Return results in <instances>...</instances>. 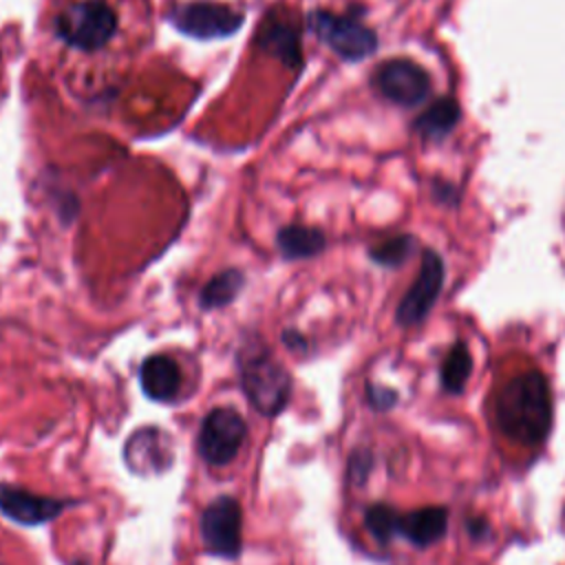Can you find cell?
Masks as SVG:
<instances>
[{
	"mask_svg": "<svg viewBox=\"0 0 565 565\" xmlns=\"http://www.w3.org/2000/svg\"><path fill=\"white\" fill-rule=\"evenodd\" d=\"M492 408L499 430L521 446H539L552 428V395L539 371L512 375L497 391Z\"/></svg>",
	"mask_w": 565,
	"mask_h": 565,
	"instance_id": "cell-1",
	"label": "cell"
},
{
	"mask_svg": "<svg viewBox=\"0 0 565 565\" xmlns=\"http://www.w3.org/2000/svg\"><path fill=\"white\" fill-rule=\"evenodd\" d=\"M238 380L247 402L265 417L285 411L291 397V377L274 353L260 342H247L238 353Z\"/></svg>",
	"mask_w": 565,
	"mask_h": 565,
	"instance_id": "cell-2",
	"label": "cell"
},
{
	"mask_svg": "<svg viewBox=\"0 0 565 565\" xmlns=\"http://www.w3.org/2000/svg\"><path fill=\"white\" fill-rule=\"evenodd\" d=\"M119 26V15L106 0H73L55 15V35L71 49L95 53L110 44Z\"/></svg>",
	"mask_w": 565,
	"mask_h": 565,
	"instance_id": "cell-3",
	"label": "cell"
},
{
	"mask_svg": "<svg viewBox=\"0 0 565 565\" xmlns=\"http://www.w3.org/2000/svg\"><path fill=\"white\" fill-rule=\"evenodd\" d=\"M168 20L177 31L194 40H218L234 35L245 22V13L221 2L194 0L170 9Z\"/></svg>",
	"mask_w": 565,
	"mask_h": 565,
	"instance_id": "cell-4",
	"label": "cell"
},
{
	"mask_svg": "<svg viewBox=\"0 0 565 565\" xmlns=\"http://www.w3.org/2000/svg\"><path fill=\"white\" fill-rule=\"evenodd\" d=\"M241 527H243L241 503L230 494H221L212 499L201 512V521H199L205 552L227 561L238 558L241 545H243Z\"/></svg>",
	"mask_w": 565,
	"mask_h": 565,
	"instance_id": "cell-5",
	"label": "cell"
},
{
	"mask_svg": "<svg viewBox=\"0 0 565 565\" xmlns=\"http://www.w3.org/2000/svg\"><path fill=\"white\" fill-rule=\"evenodd\" d=\"M309 29L340 57L362 60L377 49V35L353 15H340L331 11H311L307 15Z\"/></svg>",
	"mask_w": 565,
	"mask_h": 565,
	"instance_id": "cell-6",
	"label": "cell"
},
{
	"mask_svg": "<svg viewBox=\"0 0 565 565\" xmlns=\"http://www.w3.org/2000/svg\"><path fill=\"white\" fill-rule=\"evenodd\" d=\"M245 439L247 424L243 415L230 406H216L201 422L196 448L205 463L225 466L238 455Z\"/></svg>",
	"mask_w": 565,
	"mask_h": 565,
	"instance_id": "cell-7",
	"label": "cell"
},
{
	"mask_svg": "<svg viewBox=\"0 0 565 565\" xmlns=\"http://www.w3.org/2000/svg\"><path fill=\"white\" fill-rule=\"evenodd\" d=\"M373 86L397 106H417L430 93V77L417 62L393 57L375 68Z\"/></svg>",
	"mask_w": 565,
	"mask_h": 565,
	"instance_id": "cell-8",
	"label": "cell"
},
{
	"mask_svg": "<svg viewBox=\"0 0 565 565\" xmlns=\"http://www.w3.org/2000/svg\"><path fill=\"white\" fill-rule=\"evenodd\" d=\"M444 287V260L435 249H426L422 256V265L417 271V278L408 287V291L402 296L395 320L402 327H417L424 322V318L430 313L433 305L439 298V291Z\"/></svg>",
	"mask_w": 565,
	"mask_h": 565,
	"instance_id": "cell-9",
	"label": "cell"
},
{
	"mask_svg": "<svg viewBox=\"0 0 565 565\" xmlns=\"http://www.w3.org/2000/svg\"><path fill=\"white\" fill-rule=\"evenodd\" d=\"M172 437L159 426L137 428L124 444L126 468L139 477L161 475L172 466Z\"/></svg>",
	"mask_w": 565,
	"mask_h": 565,
	"instance_id": "cell-10",
	"label": "cell"
},
{
	"mask_svg": "<svg viewBox=\"0 0 565 565\" xmlns=\"http://www.w3.org/2000/svg\"><path fill=\"white\" fill-rule=\"evenodd\" d=\"M68 501L55 497H42L9 483H0V512L18 525L35 527L53 521L64 512Z\"/></svg>",
	"mask_w": 565,
	"mask_h": 565,
	"instance_id": "cell-11",
	"label": "cell"
},
{
	"mask_svg": "<svg viewBox=\"0 0 565 565\" xmlns=\"http://www.w3.org/2000/svg\"><path fill=\"white\" fill-rule=\"evenodd\" d=\"M139 384L146 397L154 402H170L181 388V369L170 355L154 353L141 362Z\"/></svg>",
	"mask_w": 565,
	"mask_h": 565,
	"instance_id": "cell-12",
	"label": "cell"
},
{
	"mask_svg": "<svg viewBox=\"0 0 565 565\" xmlns=\"http://www.w3.org/2000/svg\"><path fill=\"white\" fill-rule=\"evenodd\" d=\"M448 527V510L441 505H426L402 516L399 534L406 536L417 547H428L437 543Z\"/></svg>",
	"mask_w": 565,
	"mask_h": 565,
	"instance_id": "cell-13",
	"label": "cell"
},
{
	"mask_svg": "<svg viewBox=\"0 0 565 565\" xmlns=\"http://www.w3.org/2000/svg\"><path fill=\"white\" fill-rule=\"evenodd\" d=\"M256 44L269 55L278 57L289 68H296L302 62L300 33L296 26L287 22H278V20L265 22L256 35Z\"/></svg>",
	"mask_w": 565,
	"mask_h": 565,
	"instance_id": "cell-14",
	"label": "cell"
},
{
	"mask_svg": "<svg viewBox=\"0 0 565 565\" xmlns=\"http://www.w3.org/2000/svg\"><path fill=\"white\" fill-rule=\"evenodd\" d=\"M457 121H459V104L452 97H441L433 102L415 119V130L428 141H439L457 126Z\"/></svg>",
	"mask_w": 565,
	"mask_h": 565,
	"instance_id": "cell-15",
	"label": "cell"
},
{
	"mask_svg": "<svg viewBox=\"0 0 565 565\" xmlns=\"http://www.w3.org/2000/svg\"><path fill=\"white\" fill-rule=\"evenodd\" d=\"M324 234L309 225H287L276 234V245L285 258H309L324 249Z\"/></svg>",
	"mask_w": 565,
	"mask_h": 565,
	"instance_id": "cell-16",
	"label": "cell"
},
{
	"mask_svg": "<svg viewBox=\"0 0 565 565\" xmlns=\"http://www.w3.org/2000/svg\"><path fill=\"white\" fill-rule=\"evenodd\" d=\"M243 271L238 269H225V271H218L214 278H210L203 289H201V307L203 309H218V307H225L230 305L238 291L243 289Z\"/></svg>",
	"mask_w": 565,
	"mask_h": 565,
	"instance_id": "cell-17",
	"label": "cell"
},
{
	"mask_svg": "<svg viewBox=\"0 0 565 565\" xmlns=\"http://www.w3.org/2000/svg\"><path fill=\"white\" fill-rule=\"evenodd\" d=\"M472 373V355L466 342H455L441 362V386L446 393H461Z\"/></svg>",
	"mask_w": 565,
	"mask_h": 565,
	"instance_id": "cell-18",
	"label": "cell"
},
{
	"mask_svg": "<svg viewBox=\"0 0 565 565\" xmlns=\"http://www.w3.org/2000/svg\"><path fill=\"white\" fill-rule=\"evenodd\" d=\"M402 516L386 503H373L364 512V527L377 543H388L399 534Z\"/></svg>",
	"mask_w": 565,
	"mask_h": 565,
	"instance_id": "cell-19",
	"label": "cell"
},
{
	"mask_svg": "<svg viewBox=\"0 0 565 565\" xmlns=\"http://www.w3.org/2000/svg\"><path fill=\"white\" fill-rule=\"evenodd\" d=\"M413 247H415L413 236L399 234V236H388V238L375 243V245L369 249V256H371L375 263L384 265V267H395V265H399V263L406 260V256L413 252Z\"/></svg>",
	"mask_w": 565,
	"mask_h": 565,
	"instance_id": "cell-20",
	"label": "cell"
},
{
	"mask_svg": "<svg viewBox=\"0 0 565 565\" xmlns=\"http://www.w3.org/2000/svg\"><path fill=\"white\" fill-rule=\"evenodd\" d=\"M373 468V455L369 448H358L351 452V459H349V479L353 483H364L369 472Z\"/></svg>",
	"mask_w": 565,
	"mask_h": 565,
	"instance_id": "cell-21",
	"label": "cell"
},
{
	"mask_svg": "<svg viewBox=\"0 0 565 565\" xmlns=\"http://www.w3.org/2000/svg\"><path fill=\"white\" fill-rule=\"evenodd\" d=\"M366 399L375 411H388L397 402V391L380 384H369L366 386Z\"/></svg>",
	"mask_w": 565,
	"mask_h": 565,
	"instance_id": "cell-22",
	"label": "cell"
},
{
	"mask_svg": "<svg viewBox=\"0 0 565 565\" xmlns=\"http://www.w3.org/2000/svg\"><path fill=\"white\" fill-rule=\"evenodd\" d=\"M282 342H285L287 349H294V351H305L307 349V340L298 331H285Z\"/></svg>",
	"mask_w": 565,
	"mask_h": 565,
	"instance_id": "cell-23",
	"label": "cell"
},
{
	"mask_svg": "<svg viewBox=\"0 0 565 565\" xmlns=\"http://www.w3.org/2000/svg\"><path fill=\"white\" fill-rule=\"evenodd\" d=\"M468 532H470L472 536L481 539L483 534H488V521H486V519H481V516L470 519V521H468Z\"/></svg>",
	"mask_w": 565,
	"mask_h": 565,
	"instance_id": "cell-24",
	"label": "cell"
},
{
	"mask_svg": "<svg viewBox=\"0 0 565 565\" xmlns=\"http://www.w3.org/2000/svg\"><path fill=\"white\" fill-rule=\"evenodd\" d=\"M77 565H84V563H77Z\"/></svg>",
	"mask_w": 565,
	"mask_h": 565,
	"instance_id": "cell-25",
	"label": "cell"
}]
</instances>
